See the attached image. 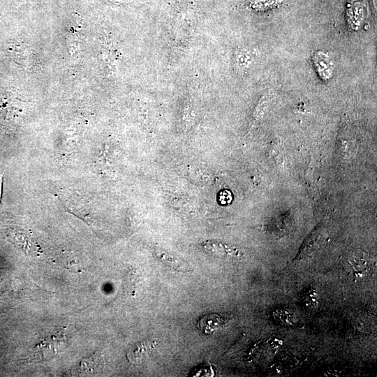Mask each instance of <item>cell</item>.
I'll return each mask as SVG.
<instances>
[{
  "label": "cell",
  "instance_id": "6da1fadb",
  "mask_svg": "<svg viewBox=\"0 0 377 377\" xmlns=\"http://www.w3.org/2000/svg\"><path fill=\"white\" fill-rule=\"evenodd\" d=\"M346 269L355 277L367 276L374 266V260L365 252L357 250L347 256L345 260Z\"/></svg>",
  "mask_w": 377,
  "mask_h": 377
},
{
  "label": "cell",
  "instance_id": "7a4b0ae2",
  "mask_svg": "<svg viewBox=\"0 0 377 377\" xmlns=\"http://www.w3.org/2000/svg\"><path fill=\"white\" fill-rule=\"evenodd\" d=\"M156 346L157 341L154 339L137 343L130 349L127 357L133 364H140L149 356Z\"/></svg>",
  "mask_w": 377,
  "mask_h": 377
},
{
  "label": "cell",
  "instance_id": "52a82bcc",
  "mask_svg": "<svg viewBox=\"0 0 377 377\" xmlns=\"http://www.w3.org/2000/svg\"><path fill=\"white\" fill-rule=\"evenodd\" d=\"M220 199L222 201V203H228L231 201L232 199L231 193L229 191H226L221 195Z\"/></svg>",
  "mask_w": 377,
  "mask_h": 377
},
{
  "label": "cell",
  "instance_id": "ba28073f",
  "mask_svg": "<svg viewBox=\"0 0 377 377\" xmlns=\"http://www.w3.org/2000/svg\"><path fill=\"white\" fill-rule=\"evenodd\" d=\"M2 181H3V178H2V175H1L0 176V202H1V193H2Z\"/></svg>",
  "mask_w": 377,
  "mask_h": 377
},
{
  "label": "cell",
  "instance_id": "3957f363",
  "mask_svg": "<svg viewBox=\"0 0 377 377\" xmlns=\"http://www.w3.org/2000/svg\"><path fill=\"white\" fill-rule=\"evenodd\" d=\"M225 321L216 313L202 316L198 320V328L205 334H213L223 327Z\"/></svg>",
  "mask_w": 377,
  "mask_h": 377
},
{
  "label": "cell",
  "instance_id": "277c9868",
  "mask_svg": "<svg viewBox=\"0 0 377 377\" xmlns=\"http://www.w3.org/2000/svg\"><path fill=\"white\" fill-rule=\"evenodd\" d=\"M313 60L318 73L323 80H328L332 75V64L328 55L323 52H317Z\"/></svg>",
  "mask_w": 377,
  "mask_h": 377
},
{
  "label": "cell",
  "instance_id": "8992f818",
  "mask_svg": "<svg viewBox=\"0 0 377 377\" xmlns=\"http://www.w3.org/2000/svg\"><path fill=\"white\" fill-rule=\"evenodd\" d=\"M350 13L351 24H353V26H355L356 27V28H357V26H359L361 18L362 17V9L360 8L357 5L356 7L353 8L350 10Z\"/></svg>",
  "mask_w": 377,
  "mask_h": 377
},
{
  "label": "cell",
  "instance_id": "5b68a950",
  "mask_svg": "<svg viewBox=\"0 0 377 377\" xmlns=\"http://www.w3.org/2000/svg\"><path fill=\"white\" fill-rule=\"evenodd\" d=\"M207 251L218 255L237 256L238 251L226 244L219 242L207 241L204 244Z\"/></svg>",
  "mask_w": 377,
  "mask_h": 377
}]
</instances>
